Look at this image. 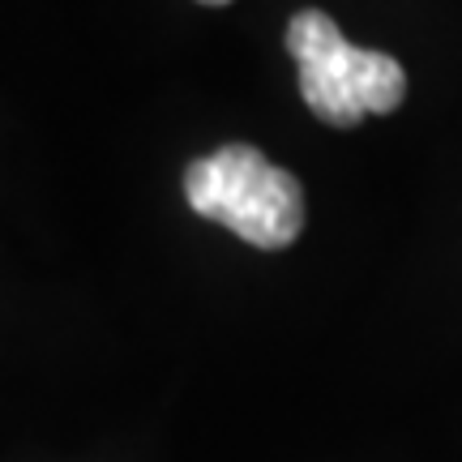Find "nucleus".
<instances>
[{"mask_svg":"<svg viewBox=\"0 0 462 462\" xmlns=\"http://www.w3.org/2000/svg\"><path fill=\"white\" fill-rule=\"evenodd\" d=\"M184 198L253 248H287L304 231V189L257 146H218L184 167Z\"/></svg>","mask_w":462,"mask_h":462,"instance_id":"nucleus-1","label":"nucleus"},{"mask_svg":"<svg viewBox=\"0 0 462 462\" xmlns=\"http://www.w3.org/2000/svg\"><path fill=\"white\" fill-rule=\"evenodd\" d=\"M287 51L300 69V95L321 125L356 129L364 116H390L407 95V73L394 56L351 48L338 22L304 9L287 22Z\"/></svg>","mask_w":462,"mask_h":462,"instance_id":"nucleus-2","label":"nucleus"},{"mask_svg":"<svg viewBox=\"0 0 462 462\" xmlns=\"http://www.w3.org/2000/svg\"><path fill=\"white\" fill-rule=\"evenodd\" d=\"M198 5H210V9H218V5H231V0H198Z\"/></svg>","mask_w":462,"mask_h":462,"instance_id":"nucleus-3","label":"nucleus"}]
</instances>
